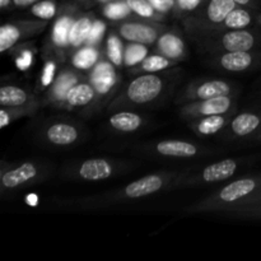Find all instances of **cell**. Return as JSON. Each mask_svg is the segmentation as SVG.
Returning a JSON list of instances; mask_svg holds the SVG:
<instances>
[{"mask_svg":"<svg viewBox=\"0 0 261 261\" xmlns=\"http://www.w3.org/2000/svg\"><path fill=\"white\" fill-rule=\"evenodd\" d=\"M233 106V101L228 96L213 97V98L204 99V101L194 102L182 107V115L193 119L212 116V115H226L228 114Z\"/></svg>","mask_w":261,"mask_h":261,"instance_id":"obj_3","label":"cell"},{"mask_svg":"<svg viewBox=\"0 0 261 261\" xmlns=\"http://www.w3.org/2000/svg\"><path fill=\"white\" fill-rule=\"evenodd\" d=\"M92 23H93V19L91 18V15H82L78 19L74 20L70 30V36H69V45L71 46V48H79V46L87 42L89 32H91Z\"/></svg>","mask_w":261,"mask_h":261,"instance_id":"obj_23","label":"cell"},{"mask_svg":"<svg viewBox=\"0 0 261 261\" xmlns=\"http://www.w3.org/2000/svg\"><path fill=\"white\" fill-rule=\"evenodd\" d=\"M170 178L171 175H167V173H154V175L144 176L122 189L120 195L124 199H140L152 195L162 190Z\"/></svg>","mask_w":261,"mask_h":261,"instance_id":"obj_4","label":"cell"},{"mask_svg":"<svg viewBox=\"0 0 261 261\" xmlns=\"http://www.w3.org/2000/svg\"><path fill=\"white\" fill-rule=\"evenodd\" d=\"M41 170L33 162H24L18 167L2 173L0 185L3 190H15L18 188L33 182L40 176Z\"/></svg>","mask_w":261,"mask_h":261,"instance_id":"obj_6","label":"cell"},{"mask_svg":"<svg viewBox=\"0 0 261 261\" xmlns=\"http://www.w3.org/2000/svg\"><path fill=\"white\" fill-rule=\"evenodd\" d=\"M112 65L114 64L109 63V61H101L93 66L91 82L98 96H105L111 92L116 84L117 74Z\"/></svg>","mask_w":261,"mask_h":261,"instance_id":"obj_12","label":"cell"},{"mask_svg":"<svg viewBox=\"0 0 261 261\" xmlns=\"http://www.w3.org/2000/svg\"><path fill=\"white\" fill-rule=\"evenodd\" d=\"M74 18L71 14H63L55 22L51 32V40L58 48H66L69 45V36H70L71 25L74 23Z\"/></svg>","mask_w":261,"mask_h":261,"instance_id":"obj_22","label":"cell"},{"mask_svg":"<svg viewBox=\"0 0 261 261\" xmlns=\"http://www.w3.org/2000/svg\"><path fill=\"white\" fill-rule=\"evenodd\" d=\"M96 94L97 92L92 84L86 83V82H79L66 94V98L64 103L61 105V107H65L69 110L84 107L96 98Z\"/></svg>","mask_w":261,"mask_h":261,"instance_id":"obj_17","label":"cell"},{"mask_svg":"<svg viewBox=\"0 0 261 261\" xmlns=\"http://www.w3.org/2000/svg\"><path fill=\"white\" fill-rule=\"evenodd\" d=\"M252 20L254 18L249 10L244 8H234L223 23L224 27L228 30H245L252 24Z\"/></svg>","mask_w":261,"mask_h":261,"instance_id":"obj_27","label":"cell"},{"mask_svg":"<svg viewBox=\"0 0 261 261\" xmlns=\"http://www.w3.org/2000/svg\"><path fill=\"white\" fill-rule=\"evenodd\" d=\"M232 92L231 86L227 82L214 79V81L201 82L194 88H189L184 96L182 101L198 102L204 101V99L213 98V97L219 96H228Z\"/></svg>","mask_w":261,"mask_h":261,"instance_id":"obj_7","label":"cell"},{"mask_svg":"<svg viewBox=\"0 0 261 261\" xmlns=\"http://www.w3.org/2000/svg\"><path fill=\"white\" fill-rule=\"evenodd\" d=\"M105 31H106V24H105L103 20L94 19L92 23L91 32H89L88 40H87V45L96 46L97 43L101 42V40L103 38Z\"/></svg>","mask_w":261,"mask_h":261,"instance_id":"obj_34","label":"cell"},{"mask_svg":"<svg viewBox=\"0 0 261 261\" xmlns=\"http://www.w3.org/2000/svg\"><path fill=\"white\" fill-rule=\"evenodd\" d=\"M154 9L160 13H167L176 5V0H149Z\"/></svg>","mask_w":261,"mask_h":261,"instance_id":"obj_37","label":"cell"},{"mask_svg":"<svg viewBox=\"0 0 261 261\" xmlns=\"http://www.w3.org/2000/svg\"><path fill=\"white\" fill-rule=\"evenodd\" d=\"M261 115L255 112H242L231 121V132L236 137L245 138L260 129Z\"/></svg>","mask_w":261,"mask_h":261,"instance_id":"obj_20","label":"cell"},{"mask_svg":"<svg viewBox=\"0 0 261 261\" xmlns=\"http://www.w3.org/2000/svg\"><path fill=\"white\" fill-rule=\"evenodd\" d=\"M115 165L106 158H92L79 166L78 176L84 181H103L115 173Z\"/></svg>","mask_w":261,"mask_h":261,"instance_id":"obj_10","label":"cell"},{"mask_svg":"<svg viewBox=\"0 0 261 261\" xmlns=\"http://www.w3.org/2000/svg\"><path fill=\"white\" fill-rule=\"evenodd\" d=\"M145 46L147 45L137 42H132L130 45H127L124 51V65H140V63L148 56V47H145Z\"/></svg>","mask_w":261,"mask_h":261,"instance_id":"obj_30","label":"cell"},{"mask_svg":"<svg viewBox=\"0 0 261 261\" xmlns=\"http://www.w3.org/2000/svg\"><path fill=\"white\" fill-rule=\"evenodd\" d=\"M239 167V162L233 158H227L221 162L209 165L203 170V172L199 176L200 182L204 184H216L222 182L224 180H228L229 177L234 175Z\"/></svg>","mask_w":261,"mask_h":261,"instance_id":"obj_13","label":"cell"},{"mask_svg":"<svg viewBox=\"0 0 261 261\" xmlns=\"http://www.w3.org/2000/svg\"><path fill=\"white\" fill-rule=\"evenodd\" d=\"M55 70L56 65L53 60H48L45 64V68H43L42 74H41V87L42 89L47 88L48 86L54 83V79H55Z\"/></svg>","mask_w":261,"mask_h":261,"instance_id":"obj_35","label":"cell"},{"mask_svg":"<svg viewBox=\"0 0 261 261\" xmlns=\"http://www.w3.org/2000/svg\"><path fill=\"white\" fill-rule=\"evenodd\" d=\"M98 2L99 3H110V2H111V0H98Z\"/></svg>","mask_w":261,"mask_h":261,"instance_id":"obj_44","label":"cell"},{"mask_svg":"<svg viewBox=\"0 0 261 261\" xmlns=\"http://www.w3.org/2000/svg\"><path fill=\"white\" fill-rule=\"evenodd\" d=\"M46 22H12L0 27V53H7L19 41L32 33L42 31Z\"/></svg>","mask_w":261,"mask_h":261,"instance_id":"obj_2","label":"cell"},{"mask_svg":"<svg viewBox=\"0 0 261 261\" xmlns=\"http://www.w3.org/2000/svg\"><path fill=\"white\" fill-rule=\"evenodd\" d=\"M157 48L160 54L173 61H178L185 59L186 46L182 38L173 32L163 33L157 40Z\"/></svg>","mask_w":261,"mask_h":261,"instance_id":"obj_16","label":"cell"},{"mask_svg":"<svg viewBox=\"0 0 261 261\" xmlns=\"http://www.w3.org/2000/svg\"><path fill=\"white\" fill-rule=\"evenodd\" d=\"M37 200L38 198L36 195H33V194H31V195L27 196V203L30 204V205H36V204H37Z\"/></svg>","mask_w":261,"mask_h":261,"instance_id":"obj_41","label":"cell"},{"mask_svg":"<svg viewBox=\"0 0 261 261\" xmlns=\"http://www.w3.org/2000/svg\"><path fill=\"white\" fill-rule=\"evenodd\" d=\"M24 112H20L19 109H8V107H3L0 111V127L5 129L8 125L14 119L19 117V115H23Z\"/></svg>","mask_w":261,"mask_h":261,"instance_id":"obj_36","label":"cell"},{"mask_svg":"<svg viewBox=\"0 0 261 261\" xmlns=\"http://www.w3.org/2000/svg\"><path fill=\"white\" fill-rule=\"evenodd\" d=\"M228 122V116L226 115H212V116L200 117V120L193 125L194 130L200 135H214L221 132Z\"/></svg>","mask_w":261,"mask_h":261,"instance_id":"obj_25","label":"cell"},{"mask_svg":"<svg viewBox=\"0 0 261 261\" xmlns=\"http://www.w3.org/2000/svg\"><path fill=\"white\" fill-rule=\"evenodd\" d=\"M256 55L251 51H226L219 58V65L222 69L233 73L249 70L254 65Z\"/></svg>","mask_w":261,"mask_h":261,"instance_id":"obj_15","label":"cell"},{"mask_svg":"<svg viewBox=\"0 0 261 261\" xmlns=\"http://www.w3.org/2000/svg\"><path fill=\"white\" fill-rule=\"evenodd\" d=\"M45 138L56 147H69L81 139V130L70 122H54L46 127Z\"/></svg>","mask_w":261,"mask_h":261,"instance_id":"obj_8","label":"cell"},{"mask_svg":"<svg viewBox=\"0 0 261 261\" xmlns=\"http://www.w3.org/2000/svg\"><path fill=\"white\" fill-rule=\"evenodd\" d=\"M76 83H79L78 74L73 70H64L51 84V89L47 93V101L61 106L65 101L66 94Z\"/></svg>","mask_w":261,"mask_h":261,"instance_id":"obj_14","label":"cell"},{"mask_svg":"<svg viewBox=\"0 0 261 261\" xmlns=\"http://www.w3.org/2000/svg\"><path fill=\"white\" fill-rule=\"evenodd\" d=\"M12 3L13 0H0V7H2V9H7Z\"/></svg>","mask_w":261,"mask_h":261,"instance_id":"obj_42","label":"cell"},{"mask_svg":"<svg viewBox=\"0 0 261 261\" xmlns=\"http://www.w3.org/2000/svg\"><path fill=\"white\" fill-rule=\"evenodd\" d=\"M109 122L112 129H115L116 132L133 133L140 129L144 120L140 115L135 114V112L121 111L112 115L109 119Z\"/></svg>","mask_w":261,"mask_h":261,"instance_id":"obj_21","label":"cell"},{"mask_svg":"<svg viewBox=\"0 0 261 261\" xmlns=\"http://www.w3.org/2000/svg\"><path fill=\"white\" fill-rule=\"evenodd\" d=\"M259 43L255 33L245 30H231L221 37V46L226 51H251Z\"/></svg>","mask_w":261,"mask_h":261,"instance_id":"obj_11","label":"cell"},{"mask_svg":"<svg viewBox=\"0 0 261 261\" xmlns=\"http://www.w3.org/2000/svg\"><path fill=\"white\" fill-rule=\"evenodd\" d=\"M15 64H17L18 69H20V70H25V69L30 68V65L32 64V54H31V51H23L17 58Z\"/></svg>","mask_w":261,"mask_h":261,"instance_id":"obj_38","label":"cell"},{"mask_svg":"<svg viewBox=\"0 0 261 261\" xmlns=\"http://www.w3.org/2000/svg\"><path fill=\"white\" fill-rule=\"evenodd\" d=\"M119 33L130 42L150 45L158 40V30L153 25L140 22H126L119 25Z\"/></svg>","mask_w":261,"mask_h":261,"instance_id":"obj_9","label":"cell"},{"mask_svg":"<svg viewBox=\"0 0 261 261\" xmlns=\"http://www.w3.org/2000/svg\"><path fill=\"white\" fill-rule=\"evenodd\" d=\"M98 56L99 53L94 46L86 45L84 47L76 50L71 59V64L74 68L79 69V70H88L96 65L98 61Z\"/></svg>","mask_w":261,"mask_h":261,"instance_id":"obj_26","label":"cell"},{"mask_svg":"<svg viewBox=\"0 0 261 261\" xmlns=\"http://www.w3.org/2000/svg\"><path fill=\"white\" fill-rule=\"evenodd\" d=\"M132 9L126 2H110L105 5L103 15L109 19L120 20L129 17Z\"/></svg>","mask_w":261,"mask_h":261,"instance_id":"obj_32","label":"cell"},{"mask_svg":"<svg viewBox=\"0 0 261 261\" xmlns=\"http://www.w3.org/2000/svg\"><path fill=\"white\" fill-rule=\"evenodd\" d=\"M165 87L163 76L157 73H145L130 82L125 91V99L134 105L150 103L162 94Z\"/></svg>","mask_w":261,"mask_h":261,"instance_id":"obj_1","label":"cell"},{"mask_svg":"<svg viewBox=\"0 0 261 261\" xmlns=\"http://www.w3.org/2000/svg\"><path fill=\"white\" fill-rule=\"evenodd\" d=\"M237 5L234 0H209L206 5V19L216 24L223 23Z\"/></svg>","mask_w":261,"mask_h":261,"instance_id":"obj_24","label":"cell"},{"mask_svg":"<svg viewBox=\"0 0 261 261\" xmlns=\"http://www.w3.org/2000/svg\"><path fill=\"white\" fill-rule=\"evenodd\" d=\"M234 2L237 3L239 5H251L252 3H254V0H234Z\"/></svg>","mask_w":261,"mask_h":261,"instance_id":"obj_43","label":"cell"},{"mask_svg":"<svg viewBox=\"0 0 261 261\" xmlns=\"http://www.w3.org/2000/svg\"><path fill=\"white\" fill-rule=\"evenodd\" d=\"M130 7L132 12L138 14L139 17L149 18V19H155L158 17L157 10L154 9L149 0H125Z\"/></svg>","mask_w":261,"mask_h":261,"instance_id":"obj_33","label":"cell"},{"mask_svg":"<svg viewBox=\"0 0 261 261\" xmlns=\"http://www.w3.org/2000/svg\"><path fill=\"white\" fill-rule=\"evenodd\" d=\"M155 150L161 155L175 158H190L199 153V148L184 140H163L155 145Z\"/></svg>","mask_w":261,"mask_h":261,"instance_id":"obj_18","label":"cell"},{"mask_svg":"<svg viewBox=\"0 0 261 261\" xmlns=\"http://www.w3.org/2000/svg\"><path fill=\"white\" fill-rule=\"evenodd\" d=\"M37 2L38 0H13V4L17 8H27L32 7V5Z\"/></svg>","mask_w":261,"mask_h":261,"instance_id":"obj_40","label":"cell"},{"mask_svg":"<svg viewBox=\"0 0 261 261\" xmlns=\"http://www.w3.org/2000/svg\"><path fill=\"white\" fill-rule=\"evenodd\" d=\"M201 3V0H177V5L181 10H194L196 7H199V4Z\"/></svg>","mask_w":261,"mask_h":261,"instance_id":"obj_39","label":"cell"},{"mask_svg":"<svg viewBox=\"0 0 261 261\" xmlns=\"http://www.w3.org/2000/svg\"><path fill=\"white\" fill-rule=\"evenodd\" d=\"M124 46L121 40L116 35H110L106 43V53L110 63L114 64V66L120 68L124 65Z\"/></svg>","mask_w":261,"mask_h":261,"instance_id":"obj_29","label":"cell"},{"mask_svg":"<svg viewBox=\"0 0 261 261\" xmlns=\"http://www.w3.org/2000/svg\"><path fill=\"white\" fill-rule=\"evenodd\" d=\"M256 193H261V178L245 177L224 186L218 194V201L222 204H233L245 200Z\"/></svg>","mask_w":261,"mask_h":261,"instance_id":"obj_5","label":"cell"},{"mask_svg":"<svg viewBox=\"0 0 261 261\" xmlns=\"http://www.w3.org/2000/svg\"><path fill=\"white\" fill-rule=\"evenodd\" d=\"M259 130H260V133H261V125H260V129Z\"/></svg>","mask_w":261,"mask_h":261,"instance_id":"obj_46","label":"cell"},{"mask_svg":"<svg viewBox=\"0 0 261 261\" xmlns=\"http://www.w3.org/2000/svg\"><path fill=\"white\" fill-rule=\"evenodd\" d=\"M259 23H260V24H261V14L259 15Z\"/></svg>","mask_w":261,"mask_h":261,"instance_id":"obj_45","label":"cell"},{"mask_svg":"<svg viewBox=\"0 0 261 261\" xmlns=\"http://www.w3.org/2000/svg\"><path fill=\"white\" fill-rule=\"evenodd\" d=\"M176 61L171 60V59L166 58L165 55L160 54V55H149L140 63L139 69L144 73H158V71L166 70V69L171 68L175 65Z\"/></svg>","mask_w":261,"mask_h":261,"instance_id":"obj_28","label":"cell"},{"mask_svg":"<svg viewBox=\"0 0 261 261\" xmlns=\"http://www.w3.org/2000/svg\"><path fill=\"white\" fill-rule=\"evenodd\" d=\"M32 101V94L22 87L3 86L0 88V105L8 109H20Z\"/></svg>","mask_w":261,"mask_h":261,"instance_id":"obj_19","label":"cell"},{"mask_svg":"<svg viewBox=\"0 0 261 261\" xmlns=\"http://www.w3.org/2000/svg\"><path fill=\"white\" fill-rule=\"evenodd\" d=\"M56 10H58V7L53 0H38L31 7V14L37 19L47 22L55 17Z\"/></svg>","mask_w":261,"mask_h":261,"instance_id":"obj_31","label":"cell"}]
</instances>
